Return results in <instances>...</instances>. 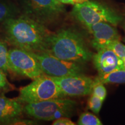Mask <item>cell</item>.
I'll list each match as a JSON object with an SVG mask.
<instances>
[{"instance_id":"obj_1","label":"cell","mask_w":125,"mask_h":125,"mask_svg":"<svg viewBox=\"0 0 125 125\" xmlns=\"http://www.w3.org/2000/svg\"><path fill=\"white\" fill-rule=\"evenodd\" d=\"M7 42L15 48L33 53H46L53 32L44 24L25 15L9 19L2 22Z\"/></svg>"},{"instance_id":"obj_2","label":"cell","mask_w":125,"mask_h":125,"mask_svg":"<svg viewBox=\"0 0 125 125\" xmlns=\"http://www.w3.org/2000/svg\"><path fill=\"white\" fill-rule=\"evenodd\" d=\"M46 53L62 60L78 63L90 60L93 56L82 34L71 29H62L53 33Z\"/></svg>"},{"instance_id":"obj_3","label":"cell","mask_w":125,"mask_h":125,"mask_svg":"<svg viewBox=\"0 0 125 125\" xmlns=\"http://www.w3.org/2000/svg\"><path fill=\"white\" fill-rule=\"evenodd\" d=\"M71 14L85 26L99 22L116 26L122 20L121 16L108 6L93 0L75 4Z\"/></svg>"},{"instance_id":"obj_4","label":"cell","mask_w":125,"mask_h":125,"mask_svg":"<svg viewBox=\"0 0 125 125\" xmlns=\"http://www.w3.org/2000/svg\"><path fill=\"white\" fill-rule=\"evenodd\" d=\"M64 97L53 78L43 74L20 88L17 99L27 104Z\"/></svg>"},{"instance_id":"obj_5","label":"cell","mask_w":125,"mask_h":125,"mask_svg":"<svg viewBox=\"0 0 125 125\" xmlns=\"http://www.w3.org/2000/svg\"><path fill=\"white\" fill-rule=\"evenodd\" d=\"M24 15L47 26L57 21L64 13L63 4L58 0H20Z\"/></svg>"},{"instance_id":"obj_6","label":"cell","mask_w":125,"mask_h":125,"mask_svg":"<svg viewBox=\"0 0 125 125\" xmlns=\"http://www.w3.org/2000/svg\"><path fill=\"white\" fill-rule=\"evenodd\" d=\"M8 62L10 71L32 80L43 74L33 53L26 50L15 47L9 49Z\"/></svg>"},{"instance_id":"obj_7","label":"cell","mask_w":125,"mask_h":125,"mask_svg":"<svg viewBox=\"0 0 125 125\" xmlns=\"http://www.w3.org/2000/svg\"><path fill=\"white\" fill-rule=\"evenodd\" d=\"M33 54L38 60L43 74L49 76L64 77L83 74V69L80 63L62 60L47 53Z\"/></svg>"},{"instance_id":"obj_8","label":"cell","mask_w":125,"mask_h":125,"mask_svg":"<svg viewBox=\"0 0 125 125\" xmlns=\"http://www.w3.org/2000/svg\"><path fill=\"white\" fill-rule=\"evenodd\" d=\"M75 105V101L67 98H59L27 103L24 106V112L37 119L51 121L57 111L60 109L73 110Z\"/></svg>"},{"instance_id":"obj_9","label":"cell","mask_w":125,"mask_h":125,"mask_svg":"<svg viewBox=\"0 0 125 125\" xmlns=\"http://www.w3.org/2000/svg\"><path fill=\"white\" fill-rule=\"evenodd\" d=\"M53 78L64 97H81L89 94L94 85L93 79L83 74Z\"/></svg>"},{"instance_id":"obj_10","label":"cell","mask_w":125,"mask_h":125,"mask_svg":"<svg viewBox=\"0 0 125 125\" xmlns=\"http://www.w3.org/2000/svg\"><path fill=\"white\" fill-rule=\"evenodd\" d=\"M86 27L93 35L92 45L97 51L108 48L112 42L121 39L116 29L109 23L99 22Z\"/></svg>"},{"instance_id":"obj_11","label":"cell","mask_w":125,"mask_h":125,"mask_svg":"<svg viewBox=\"0 0 125 125\" xmlns=\"http://www.w3.org/2000/svg\"><path fill=\"white\" fill-rule=\"evenodd\" d=\"M98 75H103L117 70H123L122 60L109 48L101 49L92 56Z\"/></svg>"},{"instance_id":"obj_12","label":"cell","mask_w":125,"mask_h":125,"mask_svg":"<svg viewBox=\"0 0 125 125\" xmlns=\"http://www.w3.org/2000/svg\"><path fill=\"white\" fill-rule=\"evenodd\" d=\"M24 112L23 103L18 99H13L0 95V124L10 125L20 118Z\"/></svg>"},{"instance_id":"obj_13","label":"cell","mask_w":125,"mask_h":125,"mask_svg":"<svg viewBox=\"0 0 125 125\" xmlns=\"http://www.w3.org/2000/svg\"><path fill=\"white\" fill-rule=\"evenodd\" d=\"M125 83V70H117L103 75H98L94 79V84Z\"/></svg>"},{"instance_id":"obj_14","label":"cell","mask_w":125,"mask_h":125,"mask_svg":"<svg viewBox=\"0 0 125 125\" xmlns=\"http://www.w3.org/2000/svg\"><path fill=\"white\" fill-rule=\"evenodd\" d=\"M19 10L15 5L6 1H0V22L18 16Z\"/></svg>"},{"instance_id":"obj_15","label":"cell","mask_w":125,"mask_h":125,"mask_svg":"<svg viewBox=\"0 0 125 125\" xmlns=\"http://www.w3.org/2000/svg\"><path fill=\"white\" fill-rule=\"evenodd\" d=\"M8 51L7 44L0 40V69L4 72L10 71L8 62Z\"/></svg>"},{"instance_id":"obj_16","label":"cell","mask_w":125,"mask_h":125,"mask_svg":"<svg viewBox=\"0 0 125 125\" xmlns=\"http://www.w3.org/2000/svg\"><path fill=\"white\" fill-rule=\"evenodd\" d=\"M77 124L79 125H102L103 123L96 115L90 112H84L79 116Z\"/></svg>"},{"instance_id":"obj_17","label":"cell","mask_w":125,"mask_h":125,"mask_svg":"<svg viewBox=\"0 0 125 125\" xmlns=\"http://www.w3.org/2000/svg\"><path fill=\"white\" fill-rule=\"evenodd\" d=\"M103 103V101L99 97L92 94L90 98H89L87 106H88L89 108L94 113L98 114L100 111Z\"/></svg>"},{"instance_id":"obj_18","label":"cell","mask_w":125,"mask_h":125,"mask_svg":"<svg viewBox=\"0 0 125 125\" xmlns=\"http://www.w3.org/2000/svg\"><path fill=\"white\" fill-rule=\"evenodd\" d=\"M91 93L92 94L99 97L101 100L104 101L107 96V90L104 86V84L98 83L94 84Z\"/></svg>"},{"instance_id":"obj_19","label":"cell","mask_w":125,"mask_h":125,"mask_svg":"<svg viewBox=\"0 0 125 125\" xmlns=\"http://www.w3.org/2000/svg\"><path fill=\"white\" fill-rule=\"evenodd\" d=\"M108 48L112 50L119 58L125 57V45L122 44L120 41H115L112 42Z\"/></svg>"},{"instance_id":"obj_20","label":"cell","mask_w":125,"mask_h":125,"mask_svg":"<svg viewBox=\"0 0 125 125\" xmlns=\"http://www.w3.org/2000/svg\"><path fill=\"white\" fill-rule=\"evenodd\" d=\"M9 83L7 80V76L4 71L0 69V93L5 92L9 88Z\"/></svg>"},{"instance_id":"obj_21","label":"cell","mask_w":125,"mask_h":125,"mask_svg":"<svg viewBox=\"0 0 125 125\" xmlns=\"http://www.w3.org/2000/svg\"><path fill=\"white\" fill-rule=\"evenodd\" d=\"M53 125H75V123L71 121L67 117H62L54 120L53 122Z\"/></svg>"},{"instance_id":"obj_22","label":"cell","mask_w":125,"mask_h":125,"mask_svg":"<svg viewBox=\"0 0 125 125\" xmlns=\"http://www.w3.org/2000/svg\"><path fill=\"white\" fill-rule=\"evenodd\" d=\"M35 122L31 120L22 119L21 118H19L15 121L12 122L10 125H34L36 124Z\"/></svg>"},{"instance_id":"obj_23","label":"cell","mask_w":125,"mask_h":125,"mask_svg":"<svg viewBox=\"0 0 125 125\" xmlns=\"http://www.w3.org/2000/svg\"><path fill=\"white\" fill-rule=\"evenodd\" d=\"M58 1L63 4L75 5L76 4V0H58Z\"/></svg>"},{"instance_id":"obj_24","label":"cell","mask_w":125,"mask_h":125,"mask_svg":"<svg viewBox=\"0 0 125 125\" xmlns=\"http://www.w3.org/2000/svg\"><path fill=\"white\" fill-rule=\"evenodd\" d=\"M122 65H123V70H125V57H123L122 58Z\"/></svg>"},{"instance_id":"obj_25","label":"cell","mask_w":125,"mask_h":125,"mask_svg":"<svg viewBox=\"0 0 125 125\" xmlns=\"http://www.w3.org/2000/svg\"><path fill=\"white\" fill-rule=\"evenodd\" d=\"M87 0H76V4H78V3H82L85 2V1H86Z\"/></svg>"},{"instance_id":"obj_26","label":"cell","mask_w":125,"mask_h":125,"mask_svg":"<svg viewBox=\"0 0 125 125\" xmlns=\"http://www.w3.org/2000/svg\"></svg>"}]
</instances>
